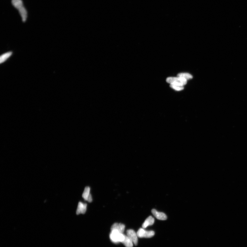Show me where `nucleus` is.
<instances>
[{"instance_id": "nucleus-1", "label": "nucleus", "mask_w": 247, "mask_h": 247, "mask_svg": "<svg viewBox=\"0 0 247 247\" xmlns=\"http://www.w3.org/2000/svg\"><path fill=\"white\" fill-rule=\"evenodd\" d=\"M125 235L121 233L117 230H112L110 235L111 240L113 243L118 244L122 243L125 238Z\"/></svg>"}, {"instance_id": "nucleus-2", "label": "nucleus", "mask_w": 247, "mask_h": 247, "mask_svg": "<svg viewBox=\"0 0 247 247\" xmlns=\"http://www.w3.org/2000/svg\"><path fill=\"white\" fill-rule=\"evenodd\" d=\"M166 81L170 85H177L184 86L186 84L187 80L184 78L180 77H168L166 79Z\"/></svg>"}, {"instance_id": "nucleus-3", "label": "nucleus", "mask_w": 247, "mask_h": 247, "mask_svg": "<svg viewBox=\"0 0 247 247\" xmlns=\"http://www.w3.org/2000/svg\"><path fill=\"white\" fill-rule=\"evenodd\" d=\"M137 235L140 238H151L153 237L155 233L153 231H147L143 228H140L137 232Z\"/></svg>"}, {"instance_id": "nucleus-4", "label": "nucleus", "mask_w": 247, "mask_h": 247, "mask_svg": "<svg viewBox=\"0 0 247 247\" xmlns=\"http://www.w3.org/2000/svg\"><path fill=\"white\" fill-rule=\"evenodd\" d=\"M127 236L132 240L135 246H136L137 245L138 242V237L137 236V234L135 232L134 230L132 229L127 230Z\"/></svg>"}, {"instance_id": "nucleus-5", "label": "nucleus", "mask_w": 247, "mask_h": 247, "mask_svg": "<svg viewBox=\"0 0 247 247\" xmlns=\"http://www.w3.org/2000/svg\"><path fill=\"white\" fill-rule=\"evenodd\" d=\"M125 225L121 223H115L111 227V230H117L121 233L123 234L125 229Z\"/></svg>"}, {"instance_id": "nucleus-6", "label": "nucleus", "mask_w": 247, "mask_h": 247, "mask_svg": "<svg viewBox=\"0 0 247 247\" xmlns=\"http://www.w3.org/2000/svg\"><path fill=\"white\" fill-rule=\"evenodd\" d=\"M152 213L159 220H165L167 219V216L165 213L162 212H158L154 209H153L152 210Z\"/></svg>"}, {"instance_id": "nucleus-7", "label": "nucleus", "mask_w": 247, "mask_h": 247, "mask_svg": "<svg viewBox=\"0 0 247 247\" xmlns=\"http://www.w3.org/2000/svg\"><path fill=\"white\" fill-rule=\"evenodd\" d=\"M87 208V204H84L80 202L78 205L76 212L77 214L79 215L80 213H85L86 212Z\"/></svg>"}, {"instance_id": "nucleus-8", "label": "nucleus", "mask_w": 247, "mask_h": 247, "mask_svg": "<svg viewBox=\"0 0 247 247\" xmlns=\"http://www.w3.org/2000/svg\"><path fill=\"white\" fill-rule=\"evenodd\" d=\"M154 218L152 217V216H149L148 218H147L146 220H145L144 222L142 224V227L143 228H146L147 227H148L150 225H151L154 224Z\"/></svg>"}, {"instance_id": "nucleus-9", "label": "nucleus", "mask_w": 247, "mask_h": 247, "mask_svg": "<svg viewBox=\"0 0 247 247\" xmlns=\"http://www.w3.org/2000/svg\"><path fill=\"white\" fill-rule=\"evenodd\" d=\"M12 52H9L1 55V57H0V63L2 64L4 62L9 58H10L11 56L12 55Z\"/></svg>"}, {"instance_id": "nucleus-10", "label": "nucleus", "mask_w": 247, "mask_h": 247, "mask_svg": "<svg viewBox=\"0 0 247 247\" xmlns=\"http://www.w3.org/2000/svg\"><path fill=\"white\" fill-rule=\"evenodd\" d=\"M21 17H22L23 22H25L27 18V12L24 7H22L18 10Z\"/></svg>"}, {"instance_id": "nucleus-11", "label": "nucleus", "mask_w": 247, "mask_h": 247, "mask_svg": "<svg viewBox=\"0 0 247 247\" xmlns=\"http://www.w3.org/2000/svg\"><path fill=\"white\" fill-rule=\"evenodd\" d=\"M122 243L126 247H132L134 244L132 240L127 235L126 236L125 235V238Z\"/></svg>"}, {"instance_id": "nucleus-12", "label": "nucleus", "mask_w": 247, "mask_h": 247, "mask_svg": "<svg viewBox=\"0 0 247 247\" xmlns=\"http://www.w3.org/2000/svg\"><path fill=\"white\" fill-rule=\"evenodd\" d=\"M11 2L14 7L18 10L24 6L22 0H12Z\"/></svg>"}, {"instance_id": "nucleus-13", "label": "nucleus", "mask_w": 247, "mask_h": 247, "mask_svg": "<svg viewBox=\"0 0 247 247\" xmlns=\"http://www.w3.org/2000/svg\"><path fill=\"white\" fill-rule=\"evenodd\" d=\"M90 188L89 187L87 186L85 187L82 195L83 198L85 201H88V198L90 195L91 194L90 193Z\"/></svg>"}, {"instance_id": "nucleus-14", "label": "nucleus", "mask_w": 247, "mask_h": 247, "mask_svg": "<svg viewBox=\"0 0 247 247\" xmlns=\"http://www.w3.org/2000/svg\"><path fill=\"white\" fill-rule=\"evenodd\" d=\"M178 77H182L187 80L192 79L193 76L189 73H180L177 75Z\"/></svg>"}, {"instance_id": "nucleus-15", "label": "nucleus", "mask_w": 247, "mask_h": 247, "mask_svg": "<svg viewBox=\"0 0 247 247\" xmlns=\"http://www.w3.org/2000/svg\"><path fill=\"white\" fill-rule=\"evenodd\" d=\"M170 86L172 89L177 91H181L184 89L183 86L177 85H170Z\"/></svg>"}]
</instances>
